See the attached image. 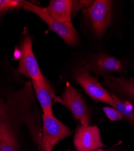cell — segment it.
Returning <instances> with one entry per match:
<instances>
[{"label":"cell","instance_id":"1","mask_svg":"<svg viewBox=\"0 0 134 151\" xmlns=\"http://www.w3.org/2000/svg\"><path fill=\"white\" fill-rule=\"evenodd\" d=\"M113 1L95 0L87 9L83 10L92 33L97 40H102L111 28L114 19Z\"/></svg>","mask_w":134,"mask_h":151},{"label":"cell","instance_id":"2","mask_svg":"<svg viewBox=\"0 0 134 151\" xmlns=\"http://www.w3.org/2000/svg\"><path fill=\"white\" fill-rule=\"evenodd\" d=\"M22 9L37 15L48 25V29L59 36L67 45L75 46L79 43V33L71 21H59L49 15L45 7L30 1H23Z\"/></svg>","mask_w":134,"mask_h":151},{"label":"cell","instance_id":"3","mask_svg":"<svg viewBox=\"0 0 134 151\" xmlns=\"http://www.w3.org/2000/svg\"><path fill=\"white\" fill-rule=\"evenodd\" d=\"M72 77L75 81L93 100L114 106L110 93L104 88L101 83L83 65L78 66L75 69Z\"/></svg>","mask_w":134,"mask_h":151},{"label":"cell","instance_id":"4","mask_svg":"<svg viewBox=\"0 0 134 151\" xmlns=\"http://www.w3.org/2000/svg\"><path fill=\"white\" fill-rule=\"evenodd\" d=\"M82 64L90 73L102 77L120 72L123 69L122 62L106 52L91 53L82 60Z\"/></svg>","mask_w":134,"mask_h":151},{"label":"cell","instance_id":"5","mask_svg":"<svg viewBox=\"0 0 134 151\" xmlns=\"http://www.w3.org/2000/svg\"><path fill=\"white\" fill-rule=\"evenodd\" d=\"M42 150L52 151L54 146L64 138L69 137L72 131L70 128L54 116L42 114Z\"/></svg>","mask_w":134,"mask_h":151},{"label":"cell","instance_id":"6","mask_svg":"<svg viewBox=\"0 0 134 151\" xmlns=\"http://www.w3.org/2000/svg\"><path fill=\"white\" fill-rule=\"evenodd\" d=\"M17 71L32 81L42 82L45 78L41 71L32 48V39L26 36L22 42L19 66Z\"/></svg>","mask_w":134,"mask_h":151},{"label":"cell","instance_id":"7","mask_svg":"<svg viewBox=\"0 0 134 151\" xmlns=\"http://www.w3.org/2000/svg\"><path fill=\"white\" fill-rule=\"evenodd\" d=\"M61 99L63 105L67 106L81 124L86 127L90 126L91 122L90 110L82 96L74 86L72 85L67 86Z\"/></svg>","mask_w":134,"mask_h":151},{"label":"cell","instance_id":"8","mask_svg":"<svg viewBox=\"0 0 134 151\" xmlns=\"http://www.w3.org/2000/svg\"><path fill=\"white\" fill-rule=\"evenodd\" d=\"M74 144L77 151H95L106 147L102 142L99 129L96 126L78 125Z\"/></svg>","mask_w":134,"mask_h":151},{"label":"cell","instance_id":"9","mask_svg":"<svg viewBox=\"0 0 134 151\" xmlns=\"http://www.w3.org/2000/svg\"><path fill=\"white\" fill-rule=\"evenodd\" d=\"M34 90L42 108L43 114L54 116L53 111V100L63 105L61 98L56 97L55 93L46 79L42 82L32 81Z\"/></svg>","mask_w":134,"mask_h":151},{"label":"cell","instance_id":"10","mask_svg":"<svg viewBox=\"0 0 134 151\" xmlns=\"http://www.w3.org/2000/svg\"><path fill=\"white\" fill-rule=\"evenodd\" d=\"M103 84L118 97L128 98L134 101V81L109 75L103 76Z\"/></svg>","mask_w":134,"mask_h":151},{"label":"cell","instance_id":"11","mask_svg":"<svg viewBox=\"0 0 134 151\" xmlns=\"http://www.w3.org/2000/svg\"><path fill=\"white\" fill-rule=\"evenodd\" d=\"M72 0H52L46 8L54 19L61 22L71 21Z\"/></svg>","mask_w":134,"mask_h":151},{"label":"cell","instance_id":"12","mask_svg":"<svg viewBox=\"0 0 134 151\" xmlns=\"http://www.w3.org/2000/svg\"><path fill=\"white\" fill-rule=\"evenodd\" d=\"M0 151H18L14 131L1 120H0Z\"/></svg>","mask_w":134,"mask_h":151},{"label":"cell","instance_id":"13","mask_svg":"<svg viewBox=\"0 0 134 151\" xmlns=\"http://www.w3.org/2000/svg\"><path fill=\"white\" fill-rule=\"evenodd\" d=\"M110 95L114 102V108L117 109L124 118L134 124V109L133 106L128 102L125 101L113 93H111Z\"/></svg>","mask_w":134,"mask_h":151},{"label":"cell","instance_id":"14","mask_svg":"<svg viewBox=\"0 0 134 151\" xmlns=\"http://www.w3.org/2000/svg\"><path fill=\"white\" fill-rule=\"evenodd\" d=\"M94 1H85V0H81V1H74L72 0V12H71V16L72 18L73 17H75L77 12L81 10L82 9L83 10L84 9H87L90 7L93 3Z\"/></svg>","mask_w":134,"mask_h":151},{"label":"cell","instance_id":"15","mask_svg":"<svg viewBox=\"0 0 134 151\" xmlns=\"http://www.w3.org/2000/svg\"><path fill=\"white\" fill-rule=\"evenodd\" d=\"M103 110L108 119L111 121L121 120L124 119L122 114L114 107L105 106L103 108Z\"/></svg>","mask_w":134,"mask_h":151},{"label":"cell","instance_id":"16","mask_svg":"<svg viewBox=\"0 0 134 151\" xmlns=\"http://www.w3.org/2000/svg\"><path fill=\"white\" fill-rule=\"evenodd\" d=\"M95 151H107V150H105L102 149H97V150H96Z\"/></svg>","mask_w":134,"mask_h":151}]
</instances>
